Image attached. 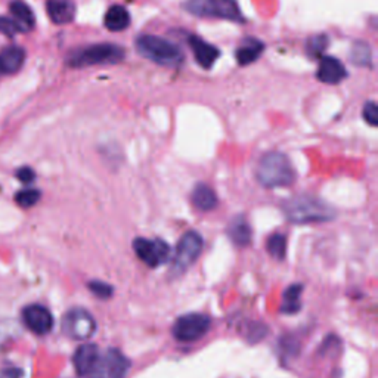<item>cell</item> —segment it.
Masks as SVG:
<instances>
[{"mask_svg": "<svg viewBox=\"0 0 378 378\" xmlns=\"http://www.w3.org/2000/svg\"><path fill=\"white\" fill-rule=\"evenodd\" d=\"M98 353H99V348L96 346V344H93V343L82 344V346L75 350L74 358H73L75 372L79 374L80 377L86 378L89 371H91V368H92Z\"/></svg>", "mask_w": 378, "mask_h": 378, "instance_id": "cell-14", "label": "cell"}, {"mask_svg": "<svg viewBox=\"0 0 378 378\" xmlns=\"http://www.w3.org/2000/svg\"><path fill=\"white\" fill-rule=\"evenodd\" d=\"M363 120L371 126L378 125V108L374 101H368L363 105Z\"/></svg>", "mask_w": 378, "mask_h": 378, "instance_id": "cell-28", "label": "cell"}, {"mask_svg": "<svg viewBox=\"0 0 378 378\" xmlns=\"http://www.w3.org/2000/svg\"><path fill=\"white\" fill-rule=\"evenodd\" d=\"M266 247H268V251L272 258L278 260H284L287 253V238L281 235V233H275V235L269 237Z\"/></svg>", "mask_w": 378, "mask_h": 378, "instance_id": "cell-24", "label": "cell"}, {"mask_svg": "<svg viewBox=\"0 0 378 378\" xmlns=\"http://www.w3.org/2000/svg\"><path fill=\"white\" fill-rule=\"evenodd\" d=\"M22 321L26 327L37 336H44L53 328V316L49 309L40 305H30L22 310Z\"/></svg>", "mask_w": 378, "mask_h": 378, "instance_id": "cell-11", "label": "cell"}, {"mask_svg": "<svg viewBox=\"0 0 378 378\" xmlns=\"http://www.w3.org/2000/svg\"><path fill=\"white\" fill-rule=\"evenodd\" d=\"M133 249L138 258L150 268H159L160 264L169 260L170 249L168 242L163 240H147V238H136L133 242Z\"/></svg>", "mask_w": 378, "mask_h": 378, "instance_id": "cell-10", "label": "cell"}, {"mask_svg": "<svg viewBox=\"0 0 378 378\" xmlns=\"http://www.w3.org/2000/svg\"><path fill=\"white\" fill-rule=\"evenodd\" d=\"M89 288H91V291L101 298H109L111 294H113V287L105 284V282H99V281H92L89 282Z\"/></svg>", "mask_w": 378, "mask_h": 378, "instance_id": "cell-27", "label": "cell"}, {"mask_svg": "<svg viewBox=\"0 0 378 378\" xmlns=\"http://www.w3.org/2000/svg\"><path fill=\"white\" fill-rule=\"evenodd\" d=\"M183 9L197 17H211L242 22V14L235 0H186Z\"/></svg>", "mask_w": 378, "mask_h": 378, "instance_id": "cell-5", "label": "cell"}, {"mask_svg": "<svg viewBox=\"0 0 378 378\" xmlns=\"http://www.w3.org/2000/svg\"><path fill=\"white\" fill-rule=\"evenodd\" d=\"M327 46H328V37L325 35H318V36L310 37L306 42V52L309 57L319 58L322 57V53L325 52Z\"/></svg>", "mask_w": 378, "mask_h": 378, "instance_id": "cell-25", "label": "cell"}, {"mask_svg": "<svg viewBox=\"0 0 378 378\" xmlns=\"http://www.w3.org/2000/svg\"><path fill=\"white\" fill-rule=\"evenodd\" d=\"M40 199V191L37 189H22L15 197V201L22 207V208H30Z\"/></svg>", "mask_w": 378, "mask_h": 378, "instance_id": "cell-26", "label": "cell"}, {"mask_svg": "<svg viewBox=\"0 0 378 378\" xmlns=\"http://www.w3.org/2000/svg\"><path fill=\"white\" fill-rule=\"evenodd\" d=\"M228 233L233 244L240 247H246L251 242V226L242 216H238L231 222Z\"/></svg>", "mask_w": 378, "mask_h": 378, "instance_id": "cell-18", "label": "cell"}, {"mask_svg": "<svg viewBox=\"0 0 378 378\" xmlns=\"http://www.w3.org/2000/svg\"><path fill=\"white\" fill-rule=\"evenodd\" d=\"M188 43H189V46L192 48L194 57H195V61L198 62V65L203 66V69H206V70L211 69L220 55L219 49L198 36H189Z\"/></svg>", "mask_w": 378, "mask_h": 378, "instance_id": "cell-12", "label": "cell"}, {"mask_svg": "<svg viewBox=\"0 0 378 378\" xmlns=\"http://www.w3.org/2000/svg\"><path fill=\"white\" fill-rule=\"evenodd\" d=\"M258 179L266 188H284L294 182L296 173L287 155L273 151L264 154L260 159Z\"/></svg>", "mask_w": 378, "mask_h": 378, "instance_id": "cell-2", "label": "cell"}, {"mask_svg": "<svg viewBox=\"0 0 378 378\" xmlns=\"http://www.w3.org/2000/svg\"><path fill=\"white\" fill-rule=\"evenodd\" d=\"M9 9L19 31H30L35 27V14H33V10L26 2H22V0H12Z\"/></svg>", "mask_w": 378, "mask_h": 378, "instance_id": "cell-17", "label": "cell"}, {"mask_svg": "<svg viewBox=\"0 0 378 378\" xmlns=\"http://www.w3.org/2000/svg\"><path fill=\"white\" fill-rule=\"evenodd\" d=\"M350 61L359 66H366L371 64V48L363 42H357L350 51Z\"/></svg>", "mask_w": 378, "mask_h": 378, "instance_id": "cell-23", "label": "cell"}, {"mask_svg": "<svg viewBox=\"0 0 378 378\" xmlns=\"http://www.w3.org/2000/svg\"><path fill=\"white\" fill-rule=\"evenodd\" d=\"M130 368V362L117 349L99 350L98 357L86 378H125Z\"/></svg>", "mask_w": 378, "mask_h": 378, "instance_id": "cell-6", "label": "cell"}, {"mask_svg": "<svg viewBox=\"0 0 378 378\" xmlns=\"http://www.w3.org/2000/svg\"><path fill=\"white\" fill-rule=\"evenodd\" d=\"M346 69H344L343 64L332 58V57H324L319 62V69L316 71L318 80L327 84H337L340 83L344 77H346Z\"/></svg>", "mask_w": 378, "mask_h": 378, "instance_id": "cell-13", "label": "cell"}, {"mask_svg": "<svg viewBox=\"0 0 378 378\" xmlns=\"http://www.w3.org/2000/svg\"><path fill=\"white\" fill-rule=\"evenodd\" d=\"M0 33H2V35H5V36H8V37H12V36L17 35V33H19V28L14 22L12 18L0 17Z\"/></svg>", "mask_w": 378, "mask_h": 378, "instance_id": "cell-29", "label": "cell"}, {"mask_svg": "<svg viewBox=\"0 0 378 378\" xmlns=\"http://www.w3.org/2000/svg\"><path fill=\"white\" fill-rule=\"evenodd\" d=\"M192 203L198 210L210 211L217 206V197L210 186H207L204 183H199L195 186L194 192H192Z\"/></svg>", "mask_w": 378, "mask_h": 378, "instance_id": "cell-21", "label": "cell"}, {"mask_svg": "<svg viewBox=\"0 0 378 378\" xmlns=\"http://www.w3.org/2000/svg\"><path fill=\"white\" fill-rule=\"evenodd\" d=\"M284 213L293 224H315V222H328L336 216V211L318 198L309 195H298L285 201Z\"/></svg>", "mask_w": 378, "mask_h": 378, "instance_id": "cell-1", "label": "cell"}, {"mask_svg": "<svg viewBox=\"0 0 378 378\" xmlns=\"http://www.w3.org/2000/svg\"><path fill=\"white\" fill-rule=\"evenodd\" d=\"M104 24L109 31H123L130 24V15L126 8L114 5L107 10Z\"/></svg>", "mask_w": 378, "mask_h": 378, "instance_id": "cell-20", "label": "cell"}, {"mask_svg": "<svg viewBox=\"0 0 378 378\" xmlns=\"http://www.w3.org/2000/svg\"><path fill=\"white\" fill-rule=\"evenodd\" d=\"M62 331L66 337L83 341L95 334L96 321L87 310L82 307H74L64 315Z\"/></svg>", "mask_w": 378, "mask_h": 378, "instance_id": "cell-7", "label": "cell"}, {"mask_svg": "<svg viewBox=\"0 0 378 378\" xmlns=\"http://www.w3.org/2000/svg\"><path fill=\"white\" fill-rule=\"evenodd\" d=\"M26 61V51L19 46H9L0 52V74H15Z\"/></svg>", "mask_w": 378, "mask_h": 378, "instance_id": "cell-15", "label": "cell"}, {"mask_svg": "<svg viewBox=\"0 0 378 378\" xmlns=\"http://www.w3.org/2000/svg\"><path fill=\"white\" fill-rule=\"evenodd\" d=\"M136 49L143 58L164 66H176L183 60L182 51L174 43L152 35L139 36L136 39Z\"/></svg>", "mask_w": 378, "mask_h": 378, "instance_id": "cell-3", "label": "cell"}, {"mask_svg": "<svg viewBox=\"0 0 378 378\" xmlns=\"http://www.w3.org/2000/svg\"><path fill=\"white\" fill-rule=\"evenodd\" d=\"M303 287L302 285H291L288 287L284 293V303H282V312L285 314H294L300 309V296H302Z\"/></svg>", "mask_w": 378, "mask_h": 378, "instance_id": "cell-22", "label": "cell"}, {"mask_svg": "<svg viewBox=\"0 0 378 378\" xmlns=\"http://www.w3.org/2000/svg\"><path fill=\"white\" fill-rule=\"evenodd\" d=\"M203 250V238L195 231H189L181 238L173 259V272L182 273L192 266Z\"/></svg>", "mask_w": 378, "mask_h": 378, "instance_id": "cell-9", "label": "cell"}, {"mask_svg": "<svg viewBox=\"0 0 378 378\" xmlns=\"http://www.w3.org/2000/svg\"><path fill=\"white\" fill-rule=\"evenodd\" d=\"M125 51L116 44H92L84 49L77 51L70 55L69 65L74 69H82V66H92L99 64H117L123 60Z\"/></svg>", "mask_w": 378, "mask_h": 378, "instance_id": "cell-4", "label": "cell"}, {"mask_svg": "<svg viewBox=\"0 0 378 378\" xmlns=\"http://www.w3.org/2000/svg\"><path fill=\"white\" fill-rule=\"evenodd\" d=\"M46 9L55 24H69L75 15V6L71 0H48Z\"/></svg>", "mask_w": 378, "mask_h": 378, "instance_id": "cell-16", "label": "cell"}, {"mask_svg": "<svg viewBox=\"0 0 378 378\" xmlns=\"http://www.w3.org/2000/svg\"><path fill=\"white\" fill-rule=\"evenodd\" d=\"M263 49H264V46L260 40L246 39L241 46L237 49L235 58L240 65H249L260 57Z\"/></svg>", "mask_w": 378, "mask_h": 378, "instance_id": "cell-19", "label": "cell"}, {"mask_svg": "<svg viewBox=\"0 0 378 378\" xmlns=\"http://www.w3.org/2000/svg\"><path fill=\"white\" fill-rule=\"evenodd\" d=\"M211 327V321L203 314H188L177 318L173 324V336L183 343L197 341L207 334Z\"/></svg>", "mask_w": 378, "mask_h": 378, "instance_id": "cell-8", "label": "cell"}, {"mask_svg": "<svg viewBox=\"0 0 378 378\" xmlns=\"http://www.w3.org/2000/svg\"><path fill=\"white\" fill-rule=\"evenodd\" d=\"M17 177L24 183H31L33 181H35V172H33V169L30 168H21L19 170H17Z\"/></svg>", "mask_w": 378, "mask_h": 378, "instance_id": "cell-30", "label": "cell"}]
</instances>
